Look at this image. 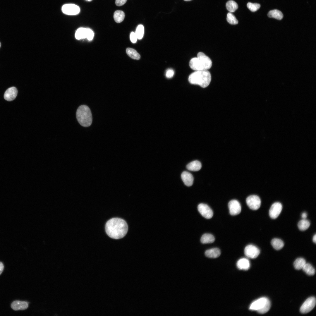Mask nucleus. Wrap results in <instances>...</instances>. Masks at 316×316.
Returning a JSON list of instances; mask_svg holds the SVG:
<instances>
[{
	"mask_svg": "<svg viewBox=\"0 0 316 316\" xmlns=\"http://www.w3.org/2000/svg\"><path fill=\"white\" fill-rule=\"evenodd\" d=\"M105 230L110 238L119 239L123 237L128 231V226L123 219L118 218L111 219L106 223Z\"/></svg>",
	"mask_w": 316,
	"mask_h": 316,
	"instance_id": "obj_1",
	"label": "nucleus"
},
{
	"mask_svg": "<svg viewBox=\"0 0 316 316\" xmlns=\"http://www.w3.org/2000/svg\"><path fill=\"white\" fill-rule=\"evenodd\" d=\"M188 79L190 83L197 85L205 88L210 84L211 77L210 73L207 70L197 71L189 75Z\"/></svg>",
	"mask_w": 316,
	"mask_h": 316,
	"instance_id": "obj_2",
	"label": "nucleus"
},
{
	"mask_svg": "<svg viewBox=\"0 0 316 316\" xmlns=\"http://www.w3.org/2000/svg\"><path fill=\"white\" fill-rule=\"evenodd\" d=\"M212 63L210 58L202 52L197 54V57L192 58L189 62L190 68L197 71L207 70L210 68Z\"/></svg>",
	"mask_w": 316,
	"mask_h": 316,
	"instance_id": "obj_3",
	"label": "nucleus"
},
{
	"mask_svg": "<svg viewBox=\"0 0 316 316\" xmlns=\"http://www.w3.org/2000/svg\"><path fill=\"white\" fill-rule=\"evenodd\" d=\"M76 118L79 123L82 126L87 127L90 126L92 122V118L90 109L87 105L80 106L76 112Z\"/></svg>",
	"mask_w": 316,
	"mask_h": 316,
	"instance_id": "obj_4",
	"label": "nucleus"
},
{
	"mask_svg": "<svg viewBox=\"0 0 316 316\" xmlns=\"http://www.w3.org/2000/svg\"><path fill=\"white\" fill-rule=\"evenodd\" d=\"M270 303L267 298L262 297L253 302L250 305L249 309L251 310H256L258 312L267 309Z\"/></svg>",
	"mask_w": 316,
	"mask_h": 316,
	"instance_id": "obj_5",
	"label": "nucleus"
},
{
	"mask_svg": "<svg viewBox=\"0 0 316 316\" xmlns=\"http://www.w3.org/2000/svg\"><path fill=\"white\" fill-rule=\"evenodd\" d=\"M316 299L313 297L308 298L303 303L300 309L302 313H308L312 310L315 306Z\"/></svg>",
	"mask_w": 316,
	"mask_h": 316,
	"instance_id": "obj_6",
	"label": "nucleus"
},
{
	"mask_svg": "<svg viewBox=\"0 0 316 316\" xmlns=\"http://www.w3.org/2000/svg\"><path fill=\"white\" fill-rule=\"evenodd\" d=\"M246 202L250 209L253 210H257L260 206L261 201L258 196L252 195L247 197L246 199Z\"/></svg>",
	"mask_w": 316,
	"mask_h": 316,
	"instance_id": "obj_7",
	"label": "nucleus"
},
{
	"mask_svg": "<svg viewBox=\"0 0 316 316\" xmlns=\"http://www.w3.org/2000/svg\"><path fill=\"white\" fill-rule=\"evenodd\" d=\"M61 9L63 13L68 15H76L80 12L79 7L73 4H64L62 6Z\"/></svg>",
	"mask_w": 316,
	"mask_h": 316,
	"instance_id": "obj_8",
	"label": "nucleus"
},
{
	"mask_svg": "<svg viewBox=\"0 0 316 316\" xmlns=\"http://www.w3.org/2000/svg\"><path fill=\"white\" fill-rule=\"evenodd\" d=\"M260 253V250L259 249L253 245L250 244L247 245L244 249V253L245 256L251 259L256 258Z\"/></svg>",
	"mask_w": 316,
	"mask_h": 316,
	"instance_id": "obj_9",
	"label": "nucleus"
},
{
	"mask_svg": "<svg viewBox=\"0 0 316 316\" xmlns=\"http://www.w3.org/2000/svg\"><path fill=\"white\" fill-rule=\"evenodd\" d=\"M197 209L201 215L206 219H210L213 216V212L212 209L206 204H199L197 206Z\"/></svg>",
	"mask_w": 316,
	"mask_h": 316,
	"instance_id": "obj_10",
	"label": "nucleus"
},
{
	"mask_svg": "<svg viewBox=\"0 0 316 316\" xmlns=\"http://www.w3.org/2000/svg\"><path fill=\"white\" fill-rule=\"evenodd\" d=\"M228 207L230 214L236 215L240 213L241 211V206L240 203L235 200H233L228 203Z\"/></svg>",
	"mask_w": 316,
	"mask_h": 316,
	"instance_id": "obj_11",
	"label": "nucleus"
},
{
	"mask_svg": "<svg viewBox=\"0 0 316 316\" xmlns=\"http://www.w3.org/2000/svg\"><path fill=\"white\" fill-rule=\"evenodd\" d=\"M282 208L281 204L279 202H276L271 206L269 211L270 217L273 219L277 218L280 214Z\"/></svg>",
	"mask_w": 316,
	"mask_h": 316,
	"instance_id": "obj_12",
	"label": "nucleus"
},
{
	"mask_svg": "<svg viewBox=\"0 0 316 316\" xmlns=\"http://www.w3.org/2000/svg\"><path fill=\"white\" fill-rule=\"evenodd\" d=\"M18 93L17 88L14 87H10L7 89L4 95V99L8 101H11L14 99Z\"/></svg>",
	"mask_w": 316,
	"mask_h": 316,
	"instance_id": "obj_13",
	"label": "nucleus"
},
{
	"mask_svg": "<svg viewBox=\"0 0 316 316\" xmlns=\"http://www.w3.org/2000/svg\"><path fill=\"white\" fill-rule=\"evenodd\" d=\"M181 178L184 184L188 186L192 185L193 182V177L190 173L184 171L181 174Z\"/></svg>",
	"mask_w": 316,
	"mask_h": 316,
	"instance_id": "obj_14",
	"label": "nucleus"
},
{
	"mask_svg": "<svg viewBox=\"0 0 316 316\" xmlns=\"http://www.w3.org/2000/svg\"><path fill=\"white\" fill-rule=\"evenodd\" d=\"M28 307V304L27 302L19 300L14 301L11 305V308L14 310H25Z\"/></svg>",
	"mask_w": 316,
	"mask_h": 316,
	"instance_id": "obj_15",
	"label": "nucleus"
},
{
	"mask_svg": "<svg viewBox=\"0 0 316 316\" xmlns=\"http://www.w3.org/2000/svg\"><path fill=\"white\" fill-rule=\"evenodd\" d=\"M249 260L245 258H242L239 259L237 262V266L240 269L246 270L250 267Z\"/></svg>",
	"mask_w": 316,
	"mask_h": 316,
	"instance_id": "obj_16",
	"label": "nucleus"
},
{
	"mask_svg": "<svg viewBox=\"0 0 316 316\" xmlns=\"http://www.w3.org/2000/svg\"><path fill=\"white\" fill-rule=\"evenodd\" d=\"M206 256L210 258H216L218 257L221 254L220 250L217 248H214L208 249L205 252Z\"/></svg>",
	"mask_w": 316,
	"mask_h": 316,
	"instance_id": "obj_17",
	"label": "nucleus"
},
{
	"mask_svg": "<svg viewBox=\"0 0 316 316\" xmlns=\"http://www.w3.org/2000/svg\"><path fill=\"white\" fill-rule=\"evenodd\" d=\"M201 163L197 160H195L190 162L186 166L188 170L192 171H198L201 169Z\"/></svg>",
	"mask_w": 316,
	"mask_h": 316,
	"instance_id": "obj_18",
	"label": "nucleus"
},
{
	"mask_svg": "<svg viewBox=\"0 0 316 316\" xmlns=\"http://www.w3.org/2000/svg\"><path fill=\"white\" fill-rule=\"evenodd\" d=\"M267 16L269 18H274L278 20H281L283 17L282 13L277 9L270 11L268 13Z\"/></svg>",
	"mask_w": 316,
	"mask_h": 316,
	"instance_id": "obj_19",
	"label": "nucleus"
},
{
	"mask_svg": "<svg viewBox=\"0 0 316 316\" xmlns=\"http://www.w3.org/2000/svg\"><path fill=\"white\" fill-rule=\"evenodd\" d=\"M215 241L214 236L210 233H205L202 236L200 241L203 244L212 243Z\"/></svg>",
	"mask_w": 316,
	"mask_h": 316,
	"instance_id": "obj_20",
	"label": "nucleus"
},
{
	"mask_svg": "<svg viewBox=\"0 0 316 316\" xmlns=\"http://www.w3.org/2000/svg\"><path fill=\"white\" fill-rule=\"evenodd\" d=\"M271 244L273 248L277 250L281 249L284 245L283 241L281 239L277 238L273 239L271 241Z\"/></svg>",
	"mask_w": 316,
	"mask_h": 316,
	"instance_id": "obj_21",
	"label": "nucleus"
},
{
	"mask_svg": "<svg viewBox=\"0 0 316 316\" xmlns=\"http://www.w3.org/2000/svg\"><path fill=\"white\" fill-rule=\"evenodd\" d=\"M125 16V13L123 11L121 10H117L114 13V18L116 22L119 23H121L123 20Z\"/></svg>",
	"mask_w": 316,
	"mask_h": 316,
	"instance_id": "obj_22",
	"label": "nucleus"
},
{
	"mask_svg": "<svg viewBox=\"0 0 316 316\" xmlns=\"http://www.w3.org/2000/svg\"><path fill=\"white\" fill-rule=\"evenodd\" d=\"M87 28H80L76 31L75 33V37L78 40L86 38Z\"/></svg>",
	"mask_w": 316,
	"mask_h": 316,
	"instance_id": "obj_23",
	"label": "nucleus"
},
{
	"mask_svg": "<svg viewBox=\"0 0 316 316\" xmlns=\"http://www.w3.org/2000/svg\"><path fill=\"white\" fill-rule=\"evenodd\" d=\"M126 52L128 56L132 59L139 60L140 56L135 49L130 48H128L126 49Z\"/></svg>",
	"mask_w": 316,
	"mask_h": 316,
	"instance_id": "obj_24",
	"label": "nucleus"
},
{
	"mask_svg": "<svg viewBox=\"0 0 316 316\" xmlns=\"http://www.w3.org/2000/svg\"><path fill=\"white\" fill-rule=\"evenodd\" d=\"M226 7L227 9L231 13L235 12L238 8V6L236 2L231 0L226 3Z\"/></svg>",
	"mask_w": 316,
	"mask_h": 316,
	"instance_id": "obj_25",
	"label": "nucleus"
},
{
	"mask_svg": "<svg viewBox=\"0 0 316 316\" xmlns=\"http://www.w3.org/2000/svg\"><path fill=\"white\" fill-rule=\"evenodd\" d=\"M310 225V222L306 219H303L300 220L298 223V227L299 230L304 231L307 229Z\"/></svg>",
	"mask_w": 316,
	"mask_h": 316,
	"instance_id": "obj_26",
	"label": "nucleus"
},
{
	"mask_svg": "<svg viewBox=\"0 0 316 316\" xmlns=\"http://www.w3.org/2000/svg\"><path fill=\"white\" fill-rule=\"evenodd\" d=\"M303 270L309 275H314L315 273V270L310 264L306 263L302 268Z\"/></svg>",
	"mask_w": 316,
	"mask_h": 316,
	"instance_id": "obj_27",
	"label": "nucleus"
},
{
	"mask_svg": "<svg viewBox=\"0 0 316 316\" xmlns=\"http://www.w3.org/2000/svg\"><path fill=\"white\" fill-rule=\"evenodd\" d=\"M306 263V261L304 258H298L294 261L293 265L296 269L300 270L302 269Z\"/></svg>",
	"mask_w": 316,
	"mask_h": 316,
	"instance_id": "obj_28",
	"label": "nucleus"
},
{
	"mask_svg": "<svg viewBox=\"0 0 316 316\" xmlns=\"http://www.w3.org/2000/svg\"><path fill=\"white\" fill-rule=\"evenodd\" d=\"M137 39L140 40L143 37L144 33V27L142 25H139L137 27L135 32Z\"/></svg>",
	"mask_w": 316,
	"mask_h": 316,
	"instance_id": "obj_29",
	"label": "nucleus"
},
{
	"mask_svg": "<svg viewBox=\"0 0 316 316\" xmlns=\"http://www.w3.org/2000/svg\"><path fill=\"white\" fill-rule=\"evenodd\" d=\"M226 20L229 23L232 25H236L238 23V21L235 16L231 12L227 14Z\"/></svg>",
	"mask_w": 316,
	"mask_h": 316,
	"instance_id": "obj_30",
	"label": "nucleus"
},
{
	"mask_svg": "<svg viewBox=\"0 0 316 316\" xmlns=\"http://www.w3.org/2000/svg\"><path fill=\"white\" fill-rule=\"evenodd\" d=\"M248 8L252 12H255L258 10L260 7V5L258 3H253L248 2L247 5Z\"/></svg>",
	"mask_w": 316,
	"mask_h": 316,
	"instance_id": "obj_31",
	"label": "nucleus"
},
{
	"mask_svg": "<svg viewBox=\"0 0 316 316\" xmlns=\"http://www.w3.org/2000/svg\"><path fill=\"white\" fill-rule=\"evenodd\" d=\"M94 36V33L93 31L89 28H87L86 38L89 40H92Z\"/></svg>",
	"mask_w": 316,
	"mask_h": 316,
	"instance_id": "obj_32",
	"label": "nucleus"
},
{
	"mask_svg": "<svg viewBox=\"0 0 316 316\" xmlns=\"http://www.w3.org/2000/svg\"><path fill=\"white\" fill-rule=\"evenodd\" d=\"M130 38L132 42L133 43L136 42L137 38L135 33L133 32H131L130 35Z\"/></svg>",
	"mask_w": 316,
	"mask_h": 316,
	"instance_id": "obj_33",
	"label": "nucleus"
},
{
	"mask_svg": "<svg viewBox=\"0 0 316 316\" xmlns=\"http://www.w3.org/2000/svg\"><path fill=\"white\" fill-rule=\"evenodd\" d=\"M174 71L172 69H168L166 71V75L167 78H170L174 75Z\"/></svg>",
	"mask_w": 316,
	"mask_h": 316,
	"instance_id": "obj_34",
	"label": "nucleus"
},
{
	"mask_svg": "<svg viewBox=\"0 0 316 316\" xmlns=\"http://www.w3.org/2000/svg\"><path fill=\"white\" fill-rule=\"evenodd\" d=\"M127 0H116L115 4L118 6H121L124 5Z\"/></svg>",
	"mask_w": 316,
	"mask_h": 316,
	"instance_id": "obj_35",
	"label": "nucleus"
},
{
	"mask_svg": "<svg viewBox=\"0 0 316 316\" xmlns=\"http://www.w3.org/2000/svg\"><path fill=\"white\" fill-rule=\"evenodd\" d=\"M4 269V265L3 263L0 262V275L2 273Z\"/></svg>",
	"mask_w": 316,
	"mask_h": 316,
	"instance_id": "obj_36",
	"label": "nucleus"
},
{
	"mask_svg": "<svg viewBox=\"0 0 316 316\" xmlns=\"http://www.w3.org/2000/svg\"><path fill=\"white\" fill-rule=\"evenodd\" d=\"M307 214L306 212H304L301 214V217L303 219H306L307 217Z\"/></svg>",
	"mask_w": 316,
	"mask_h": 316,
	"instance_id": "obj_37",
	"label": "nucleus"
},
{
	"mask_svg": "<svg viewBox=\"0 0 316 316\" xmlns=\"http://www.w3.org/2000/svg\"><path fill=\"white\" fill-rule=\"evenodd\" d=\"M312 240L313 242L316 243V235L315 234L313 236L312 238Z\"/></svg>",
	"mask_w": 316,
	"mask_h": 316,
	"instance_id": "obj_38",
	"label": "nucleus"
},
{
	"mask_svg": "<svg viewBox=\"0 0 316 316\" xmlns=\"http://www.w3.org/2000/svg\"><path fill=\"white\" fill-rule=\"evenodd\" d=\"M184 0L185 1H190V0Z\"/></svg>",
	"mask_w": 316,
	"mask_h": 316,
	"instance_id": "obj_39",
	"label": "nucleus"
},
{
	"mask_svg": "<svg viewBox=\"0 0 316 316\" xmlns=\"http://www.w3.org/2000/svg\"><path fill=\"white\" fill-rule=\"evenodd\" d=\"M1 42H0V48L1 47Z\"/></svg>",
	"mask_w": 316,
	"mask_h": 316,
	"instance_id": "obj_40",
	"label": "nucleus"
},
{
	"mask_svg": "<svg viewBox=\"0 0 316 316\" xmlns=\"http://www.w3.org/2000/svg\"><path fill=\"white\" fill-rule=\"evenodd\" d=\"M87 0V1H91L92 0Z\"/></svg>",
	"mask_w": 316,
	"mask_h": 316,
	"instance_id": "obj_41",
	"label": "nucleus"
}]
</instances>
